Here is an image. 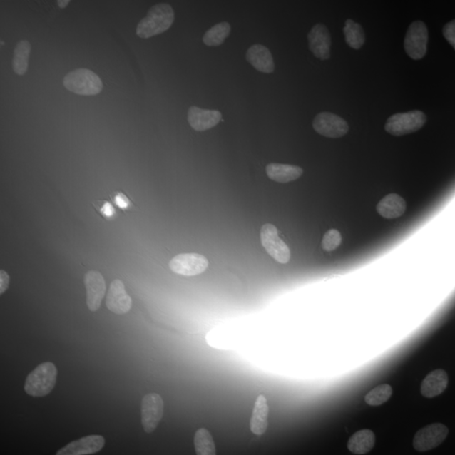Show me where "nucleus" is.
<instances>
[{
	"label": "nucleus",
	"mask_w": 455,
	"mask_h": 455,
	"mask_svg": "<svg viewBox=\"0 0 455 455\" xmlns=\"http://www.w3.org/2000/svg\"><path fill=\"white\" fill-rule=\"evenodd\" d=\"M246 59L260 72L271 73L275 69L272 55L263 45L255 44L250 46L246 53Z\"/></svg>",
	"instance_id": "dca6fc26"
},
{
	"label": "nucleus",
	"mask_w": 455,
	"mask_h": 455,
	"mask_svg": "<svg viewBox=\"0 0 455 455\" xmlns=\"http://www.w3.org/2000/svg\"><path fill=\"white\" fill-rule=\"evenodd\" d=\"M269 178L278 183L294 182L303 175L304 170L300 166L271 163L266 167Z\"/></svg>",
	"instance_id": "6ab92c4d"
},
{
	"label": "nucleus",
	"mask_w": 455,
	"mask_h": 455,
	"mask_svg": "<svg viewBox=\"0 0 455 455\" xmlns=\"http://www.w3.org/2000/svg\"><path fill=\"white\" fill-rule=\"evenodd\" d=\"M261 242L266 252L276 262L286 264L290 262L291 252L289 246L278 235V230L272 224H266L261 229Z\"/></svg>",
	"instance_id": "423d86ee"
},
{
	"label": "nucleus",
	"mask_w": 455,
	"mask_h": 455,
	"mask_svg": "<svg viewBox=\"0 0 455 455\" xmlns=\"http://www.w3.org/2000/svg\"><path fill=\"white\" fill-rule=\"evenodd\" d=\"M31 51V45L27 40L19 41L12 59V68L14 72L18 76H24L29 66V58Z\"/></svg>",
	"instance_id": "4be33fe9"
},
{
	"label": "nucleus",
	"mask_w": 455,
	"mask_h": 455,
	"mask_svg": "<svg viewBox=\"0 0 455 455\" xmlns=\"http://www.w3.org/2000/svg\"><path fill=\"white\" fill-rule=\"evenodd\" d=\"M449 384V376L443 369L433 371L424 379L421 384V393L426 398H433L439 396Z\"/></svg>",
	"instance_id": "f3484780"
},
{
	"label": "nucleus",
	"mask_w": 455,
	"mask_h": 455,
	"mask_svg": "<svg viewBox=\"0 0 455 455\" xmlns=\"http://www.w3.org/2000/svg\"><path fill=\"white\" fill-rule=\"evenodd\" d=\"M269 407L267 398L264 394H260L252 412V419L250 421V431L257 436H262L268 428Z\"/></svg>",
	"instance_id": "a211bd4d"
},
{
	"label": "nucleus",
	"mask_w": 455,
	"mask_h": 455,
	"mask_svg": "<svg viewBox=\"0 0 455 455\" xmlns=\"http://www.w3.org/2000/svg\"><path fill=\"white\" fill-rule=\"evenodd\" d=\"M175 13L169 4H156L138 22L136 34L142 39L163 34L173 26Z\"/></svg>",
	"instance_id": "f257e3e1"
},
{
	"label": "nucleus",
	"mask_w": 455,
	"mask_h": 455,
	"mask_svg": "<svg viewBox=\"0 0 455 455\" xmlns=\"http://www.w3.org/2000/svg\"><path fill=\"white\" fill-rule=\"evenodd\" d=\"M231 27L229 23L222 22L216 24L206 31L203 37L204 44L210 46H218L225 43L230 34Z\"/></svg>",
	"instance_id": "b1692460"
},
{
	"label": "nucleus",
	"mask_w": 455,
	"mask_h": 455,
	"mask_svg": "<svg viewBox=\"0 0 455 455\" xmlns=\"http://www.w3.org/2000/svg\"><path fill=\"white\" fill-rule=\"evenodd\" d=\"M313 128L320 136L332 138L344 136L349 130L344 119L331 113L318 114L314 119Z\"/></svg>",
	"instance_id": "9d476101"
},
{
	"label": "nucleus",
	"mask_w": 455,
	"mask_h": 455,
	"mask_svg": "<svg viewBox=\"0 0 455 455\" xmlns=\"http://www.w3.org/2000/svg\"><path fill=\"white\" fill-rule=\"evenodd\" d=\"M9 285V274L4 270L0 272V294L3 295L8 289Z\"/></svg>",
	"instance_id": "c85d7f7f"
},
{
	"label": "nucleus",
	"mask_w": 455,
	"mask_h": 455,
	"mask_svg": "<svg viewBox=\"0 0 455 455\" xmlns=\"http://www.w3.org/2000/svg\"><path fill=\"white\" fill-rule=\"evenodd\" d=\"M194 447L197 455H216L215 440L206 429H198L195 434Z\"/></svg>",
	"instance_id": "5701e85b"
},
{
	"label": "nucleus",
	"mask_w": 455,
	"mask_h": 455,
	"mask_svg": "<svg viewBox=\"0 0 455 455\" xmlns=\"http://www.w3.org/2000/svg\"><path fill=\"white\" fill-rule=\"evenodd\" d=\"M342 235L337 230H329L324 234L322 240V247L326 252L335 250L342 243Z\"/></svg>",
	"instance_id": "bb28decb"
},
{
	"label": "nucleus",
	"mask_w": 455,
	"mask_h": 455,
	"mask_svg": "<svg viewBox=\"0 0 455 455\" xmlns=\"http://www.w3.org/2000/svg\"><path fill=\"white\" fill-rule=\"evenodd\" d=\"M345 39L348 46L354 49H359L365 41V35L363 28L352 20H347L343 29Z\"/></svg>",
	"instance_id": "393cba45"
},
{
	"label": "nucleus",
	"mask_w": 455,
	"mask_h": 455,
	"mask_svg": "<svg viewBox=\"0 0 455 455\" xmlns=\"http://www.w3.org/2000/svg\"><path fill=\"white\" fill-rule=\"evenodd\" d=\"M393 389L391 385L383 384L366 394L364 400L369 406H380L387 402L392 396Z\"/></svg>",
	"instance_id": "a878e982"
},
{
	"label": "nucleus",
	"mask_w": 455,
	"mask_h": 455,
	"mask_svg": "<svg viewBox=\"0 0 455 455\" xmlns=\"http://www.w3.org/2000/svg\"><path fill=\"white\" fill-rule=\"evenodd\" d=\"M449 429L442 424H434L420 429L413 439V446L419 452H426L438 447L446 439Z\"/></svg>",
	"instance_id": "1a4fd4ad"
},
{
	"label": "nucleus",
	"mask_w": 455,
	"mask_h": 455,
	"mask_svg": "<svg viewBox=\"0 0 455 455\" xmlns=\"http://www.w3.org/2000/svg\"><path fill=\"white\" fill-rule=\"evenodd\" d=\"M106 441L101 435H91L69 443L56 455H88L98 453L103 449Z\"/></svg>",
	"instance_id": "4468645a"
},
{
	"label": "nucleus",
	"mask_w": 455,
	"mask_h": 455,
	"mask_svg": "<svg viewBox=\"0 0 455 455\" xmlns=\"http://www.w3.org/2000/svg\"><path fill=\"white\" fill-rule=\"evenodd\" d=\"M406 210V201L400 195L396 193L388 194L377 205L379 215L387 220L397 219L404 215Z\"/></svg>",
	"instance_id": "aec40b11"
},
{
	"label": "nucleus",
	"mask_w": 455,
	"mask_h": 455,
	"mask_svg": "<svg viewBox=\"0 0 455 455\" xmlns=\"http://www.w3.org/2000/svg\"><path fill=\"white\" fill-rule=\"evenodd\" d=\"M57 378L58 369L53 363L41 364L27 376L25 392L34 397L48 396L55 387Z\"/></svg>",
	"instance_id": "f03ea898"
},
{
	"label": "nucleus",
	"mask_w": 455,
	"mask_h": 455,
	"mask_svg": "<svg viewBox=\"0 0 455 455\" xmlns=\"http://www.w3.org/2000/svg\"><path fill=\"white\" fill-rule=\"evenodd\" d=\"M106 307L117 315H125L132 308V299L128 295L123 282L115 280L111 283L106 300Z\"/></svg>",
	"instance_id": "f8f14e48"
},
{
	"label": "nucleus",
	"mask_w": 455,
	"mask_h": 455,
	"mask_svg": "<svg viewBox=\"0 0 455 455\" xmlns=\"http://www.w3.org/2000/svg\"><path fill=\"white\" fill-rule=\"evenodd\" d=\"M443 34L445 39L455 49V20L444 26Z\"/></svg>",
	"instance_id": "cd10ccee"
},
{
	"label": "nucleus",
	"mask_w": 455,
	"mask_h": 455,
	"mask_svg": "<svg viewBox=\"0 0 455 455\" xmlns=\"http://www.w3.org/2000/svg\"><path fill=\"white\" fill-rule=\"evenodd\" d=\"M101 213L106 217H111L113 215L114 210L108 203H106L103 208H102Z\"/></svg>",
	"instance_id": "7c9ffc66"
},
{
	"label": "nucleus",
	"mask_w": 455,
	"mask_h": 455,
	"mask_svg": "<svg viewBox=\"0 0 455 455\" xmlns=\"http://www.w3.org/2000/svg\"><path fill=\"white\" fill-rule=\"evenodd\" d=\"M115 202L116 203L118 204V205L120 208H126L128 205V202L127 200V198H125L123 194L117 195V197H116V199H115Z\"/></svg>",
	"instance_id": "c756f323"
},
{
	"label": "nucleus",
	"mask_w": 455,
	"mask_h": 455,
	"mask_svg": "<svg viewBox=\"0 0 455 455\" xmlns=\"http://www.w3.org/2000/svg\"><path fill=\"white\" fill-rule=\"evenodd\" d=\"M309 48L315 57L326 60L331 56V35L323 24L315 25L308 35Z\"/></svg>",
	"instance_id": "ddd939ff"
},
{
	"label": "nucleus",
	"mask_w": 455,
	"mask_h": 455,
	"mask_svg": "<svg viewBox=\"0 0 455 455\" xmlns=\"http://www.w3.org/2000/svg\"><path fill=\"white\" fill-rule=\"evenodd\" d=\"M164 415V401L159 394L150 393L143 398L142 425L147 434L154 431Z\"/></svg>",
	"instance_id": "0eeeda50"
},
{
	"label": "nucleus",
	"mask_w": 455,
	"mask_h": 455,
	"mask_svg": "<svg viewBox=\"0 0 455 455\" xmlns=\"http://www.w3.org/2000/svg\"><path fill=\"white\" fill-rule=\"evenodd\" d=\"M170 270L179 275L191 277L203 273L208 267V259L198 253L179 254L169 263Z\"/></svg>",
	"instance_id": "6e6552de"
},
{
	"label": "nucleus",
	"mask_w": 455,
	"mask_h": 455,
	"mask_svg": "<svg viewBox=\"0 0 455 455\" xmlns=\"http://www.w3.org/2000/svg\"><path fill=\"white\" fill-rule=\"evenodd\" d=\"M428 43L429 30L425 23L420 21L411 23L404 41V46L408 56L415 60L424 58Z\"/></svg>",
	"instance_id": "39448f33"
},
{
	"label": "nucleus",
	"mask_w": 455,
	"mask_h": 455,
	"mask_svg": "<svg viewBox=\"0 0 455 455\" xmlns=\"http://www.w3.org/2000/svg\"><path fill=\"white\" fill-rule=\"evenodd\" d=\"M69 4H71V1H69V0H58V6L59 8L61 9L66 8Z\"/></svg>",
	"instance_id": "2f4dec72"
},
{
	"label": "nucleus",
	"mask_w": 455,
	"mask_h": 455,
	"mask_svg": "<svg viewBox=\"0 0 455 455\" xmlns=\"http://www.w3.org/2000/svg\"><path fill=\"white\" fill-rule=\"evenodd\" d=\"M63 86L68 91L81 96H96L103 89L100 77L87 68L68 73L63 78Z\"/></svg>",
	"instance_id": "7ed1b4c3"
},
{
	"label": "nucleus",
	"mask_w": 455,
	"mask_h": 455,
	"mask_svg": "<svg viewBox=\"0 0 455 455\" xmlns=\"http://www.w3.org/2000/svg\"><path fill=\"white\" fill-rule=\"evenodd\" d=\"M375 444V435L373 431L364 429L357 431L348 440L347 448L355 454H365L372 449Z\"/></svg>",
	"instance_id": "412c9836"
},
{
	"label": "nucleus",
	"mask_w": 455,
	"mask_h": 455,
	"mask_svg": "<svg viewBox=\"0 0 455 455\" xmlns=\"http://www.w3.org/2000/svg\"><path fill=\"white\" fill-rule=\"evenodd\" d=\"M188 121L194 130L203 132L217 126L222 121V114L220 111L191 106L188 110Z\"/></svg>",
	"instance_id": "2eb2a0df"
},
{
	"label": "nucleus",
	"mask_w": 455,
	"mask_h": 455,
	"mask_svg": "<svg viewBox=\"0 0 455 455\" xmlns=\"http://www.w3.org/2000/svg\"><path fill=\"white\" fill-rule=\"evenodd\" d=\"M86 304L93 312L100 309L106 292V282L99 272L89 271L85 276Z\"/></svg>",
	"instance_id": "9b49d317"
},
{
	"label": "nucleus",
	"mask_w": 455,
	"mask_h": 455,
	"mask_svg": "<svg viewBox=\"0 0 455 455\" xmlns=\"http://www.w3.org/2000/svg\"><path fill=\"white\" fill-rule=\"evenodd\" d=\"M426 115L421 111H408L392 116L385 124V130L394 136L419 131L426 123Z\"/></svg>",
	"instance_id": "20e7f679"
}]
</instances>
